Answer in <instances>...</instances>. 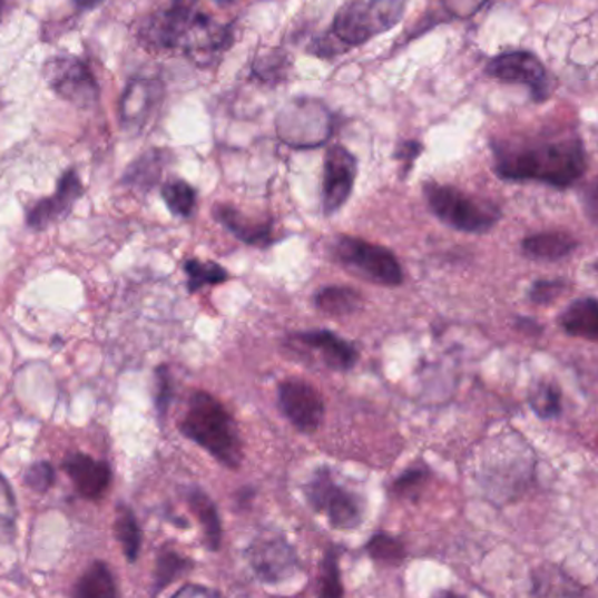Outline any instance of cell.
I'll return each mask as SVG.
<instances>
[{
  "instance_id": "1",
  "label": "cell",
  "mask_w": 598,
  "mask_h": 598,
  "mask_svg": "<svg viewBox=\"0 0 598 598\" xmlns=\"http://www.w3.org/2000/svg\"><path fill=\"white\" fill-rule=\"evenodd\" d=\"M497 176L536 180L566 189L587 171V153L575 134H541L530 139L493 144Z\"/></svg>"
},
{
  "instance_id": "2",
  "label": "cell",
  "mask_w": 598,
  "mask_h": 598,
  "mask_svg": "<svg viewBox=\"0 0 598 598\" xmlns=\"http://www.w3.org/2000/svg\"><path fill=\"white\" fill-rule=\"evenodd\" d=\"M408 0H349L336 12L331 32L312 45L317 57L345 53L354 46L394 29L403 20Z\"/></svg>"
},
{
  "instance_id": "3",
  "label": "cell",
  "mask_w": 598,
  "mask_h": 598,
  "mask_svg": "<svg viewBox=\"0 0 598 598\" xmlns=\"http://www.w3.org/2000/svg\"><path fill=\"white\" fill-rule=\"evenodd\" d=\"M180 432L204 448L220 464L238 469L244 459L241 434L229 411L214 395L195 391L188 401V411L180 420Z\"/></svg>"
},
{
  "instance_id": "4",
  "label": "cell",
  "mask_w": 598,
  "mask_h": 598,
  "mask_svg": "<svg viewBox=\"0 0 598 598\" xmlns=\"http://www.w3.org/2000/svg\"><path fill=\"white\" fill-rule=\"evenodd\" d=\"M423 195L438 219L450 228L465 233H484L492 229L501 210L487 199H478L447 184H423Z\"/></svg>"
},
{
  "instance_id": "5",
  "label": "cell",
  "mask_w": 598,
  "mask_h": 598,
  "mask_svg": "<svg viewBox=\"0 0 598 598\" xmlns=\"http://www.w3.org/2000/svg\"><path fill=\"white\" fill-rule=\"evenodd\" d=\"M333 130V115L315 98H296L277 116L278 139L296 149L321 147L330 140Z\"/></svg>"
},
{
  "instance_id": "6",
  "label": "cell",
  "mask_w": 598,
  "mask_h": 598,
  "mask_svg": "<svg viewBox=\"0 0 598 598\" xmlns=\"http://www.w3.org/2000/svg\"><path fill=\"white\" fill-rule=\"evenodd\" d=\"M331 253L334 259L366 281L389 287L403 282V268L398 257L382 245L371 244L357 236L342 235L334 238Z\"/></svg>"
},
{
  "instance_id": "7",
  "label": "cell",
  "mask_w": 598,
  "mask_h": 598,
  "mask_svg": "<svg viewBox=\"0 0 598 598\" xmlns=\"http://www.w3.org/2000/svg\"><path fill=\"white\" fill-rule=\"evenodd\" d=\"M308 504L324 514L334 529L354 530L363 523L364 506L361 497L334 480L330 469L322 468L314 472L305 484Z\"/></svg>"
},
{
  "instance_id": "8",
  "label": "cell",
  "mask_w": 598,
  "mask_h": 598,
  "mask_svg": "<svg viewBox=\"0 0 598 598\" xmlns=\"http://www.w3.org/2000/svg\"><path fill=\"white\" fill-rule=\"evenodd\" d=\"M233 42L232 24L219 23L216 18L198 11L188 29L180 37L177 49L199 69H208L219 63Z\"/></svg>"
},
{
  "instance_id": "9",
  "label": "cell",
  "mask_w": 598,
  "mask_h": 598,
  "mask_svg": "<svg viewBox=\"0 0 598 598\" xmlns=\"http://www.w3.org/2000/svg\"><path fill=\"white\" fill-rule=\"evenodd\" d=\"M248 566L259 581L278 585L287 581L300 569V557L294 546L277 532H265L253 539L245 550Z\"/></svg>"
},
{
  "instance_id": "10",
  "label": "cell",
  "mask_w": 598,
  "mask_h": 598,
  "mask_svg": "<svg viewBox=\"0 0 598 598\" xmlns=\"http://www.w3.org/2000/svg\"><path fill=\"white\" fill-rule=\"evenodd\" d=\"M45 76L51 90L73 106L86 109L98 100L97 79L79 58H51L45 66Z\"/></svg>"
},
{
  "instance_id": "11",
  "label": "cell",
  "mask_w": 598,
  "mask_h": 598,
  "mask_svg": "<svg viewBox=\"0 0 598 598\" xmlns=\"http://www.w3.org/2000/svg\"><path fill=\"white\" fill-rule=\"evenodd\" d=\"M490 78L529 88L536 102H545L550 95V78L545 63L529 51H509L493 57L487 63Z\"/></svg>"
},
{
  "instance_id": "12",
  "label": "cell",
  "mask_w": 598,
  "mask_h": 598,
  "mask_svg": "<svg viewBox=\"0 0 598 598\" xmlns=\"http://www.w3.org/2000/svg\"><path fill=\"white\" fill-rule=\"evenodd\" d=\"M278 406L303 434L317 431L326 413L321 392L303 379H287L278 385Z\"/></svg>"
},
{
  "instance_id": "13",
  "label": "cell",
  "mask_w": 598,
  "mask_h": 598,
  "mask_svg": "<svg viewBox=\"0 0 598 598\" xmlns=\"http://www.w3.org/2000/svg\"><path fill=\"white\" fill-rule=\"evenodd\" d=\"M357 177V159L346 147L331 146L324 159L322 207L326 216L339 212L351 198Z\"/></svg>"
},
{
  "instance_id": "14",
  "label": "cell",
  "mask_w": 598,
  "mask_h": 598,
  "mask_svg": "<svg viewBox=\"0 0 598 598\" xmlns=\"http://www.w3.org/2000/svg\"><path fill=\"white\" fill-rule=\"evenodd\" d=\"M82 195H85V186L79 179L78 171L70 168L63 171V176L58 180L57 192L33 204L27 210L24 220L29 224V228L45 232L49 226L66 219Z\"/></svg>"
},
{
  "instance_id": "15",
  "label": "cell",
  "mask_w": 598,
  "mask_h": 598,
  "mask_svg": "<svg viewBox=\"0 0 598 598\" xmlns=\"http://www.w3.org/2000/svg\"><path fill=\"white\" fill-rule=\"evenodd\" d=\"M164 94V85L156 79L131 81L119 102L121 127L130 134L143 131L161 106Z\"/></svg>"
},
{
  "instance_id": "16",
  "label": "cell",
  "mask_w": 598,
  "mask_h": 598,
  "mask_svg": "<svg viewBox=\"0 0 598 598\" xmlns=\"http://www.w3.org/2000/svg\"><path fill=\"white\" fill-rule=\"evenodd\" d=\"M198 12V0H170L167 8L153 18L147 39L159 49H177L180 37Z\"/></svg>"
},
{
  "instance_id": "17",
  "label": "cell",
  "mask_w": 598,
  "mask_h": 598,
  "mask_svg": "<svg viewBox=\"0 0 598 598\" xmlns=\"http://www.w3.org/2000/svg\"><path fill=\"white\" fill-rule=\"evenodd\" d=\"M61 468L72 481L76 492L88 501L100 499L109 490L112 481L110 465L86 453H70Z\"/></svg>"
},
{
  "instance_id": "18",
  "label": "cell",
  "mask_w": 598,
  "mask_h": 598,
  "mask_svg": "<svg viewBox=\"0 0 598 598\" xmlns=\"http://www.w3.org/2000/svg\"><path fill=\"white\" fill-rule=\"evenodd\" d=\"M293 342L306 346L308 351L318 352L322 363L331 370L349 371L357 363V349L331 331L297 333L294 334Z\"/></svg>"
},
{
  "instance_id": "19",
  "label": "cell",
  "mask_w": 598,
  "mask_h": 598,
  "mask_svg": "<svg viewBox=\"0 0 598 598\" xmlns=\"http://www.w3.org/2000/svg\"><path fill=\"white\" fill-rule=\"evenodd\" d=\"M214 217L244 244L254 245V247H268L272 244V219H251L232 205H216Z\"/></svg>"
},
{
  "instance_id": "20",
  "label": "cell",
  "mask_w": 598,
  "mask_h": 598,
  "mask_svg": "<svg viewBox=\"0 0 598 598\" xmlns=\"http://www.w3.org/2000/svg\"><path fill=\"white\" fill-rule=\"evenodd\" d=\"M533 598H591L587 587L562 567L542 563L532 572Z\"/></svg>"
},
{
  "instance_id": "21",
  "label": "cell",
  "mask_w": 598,
  "mask_h": 598,
  "mask_svg": "<svg viewBox=\"0 0 598 598\" xmlns=\"http://www.w3.org/2000/svg\"><path fill=\"white\" fill-rule=\"evenodd\" d=\"M569 336L598 342V302L595 297H579L567 306L558 318Z\"/></svg>"
},
{
  "instance_id": "22",
  "label": "cell",
  "mask_w": 598,
  "mask_h": 598,
  "mask_svg": "<svg viewBox=\"0 0 598 598\" xmlns=\"http://www.w3.org/2000/svg\"><path fill=\"white\" fill-rule=\"evenodd\" d=\"M578 247V242L563 232H546L538 235L527 236L521 251L530 259L541 261H558L569 256L575 248Z\"/></svg>"
},
{
  "instance_id": "23",
  "label": "cell",
  "mask_w": 598,
  "mask_h": 598,
  "mask_svg": "<svg viewBox=\"0 0 598 598\" xmlns=\"http://www.w3.org/2000/svg\"><path fill=\"white\" fill-rule=\"evenodd\" d=\"M186 501H188L192 513L199 521V526L204 529V539L207 542L208 550H219L223 530H220V518L219 513H217L216 502L212 501L207 492L198 489V487H192L186 492Z\"/></svg>"
},
{
  "instance_id": "24",
  "label": "cell",
  "mask_w": 598,
  "mask_h": 598,
  "mask_svg": "<svg viewBox=\"0 0 598 598\" xmlns=\"http://www.w3.org/2000/svg\"><path fill=\"white\" fill-rule=\"evenodd\" d=\"M72 598H118L115 575L106 562L91 563L73 587Z\"/></svg>"
},
{
  "instance_id": "25",
  "label": "cell",
  "mask_w": 598,
  "mask_h": 598,
  "mask_svg": "<svg viewBox=\"0 0 598 598\" xmlns=\"http://www.w3.org/2000/svg\"><path fill=\"white\" fill-rule=\"evenodd\" d=\"M164 151L151 149V151L144 153L140 158L135 159L134 164L127 168L125 176H122V183L130 186V188L149 192L159 183V177L164 171Z\"/></svg>"
},
{
  "instance_id": "26",
  "label": "cell",
  "mask_w": 598,
  "mask_h": 598,
  "mask_svg": "<svg viewBox=\"0 0 598 598\" xmlns=\"http://www.w3.org/2000/svg\"><path fill=\"white\" fill-rule=\"evenodd\" d=\"M315 306L331 317L340 315H351L357 312L359 306L363 303V296L359 291L352 287H342V285H331L318 291L314 297Z\"/></svg>"
},
{
  "instance_id": "27",
  "label": "cell",
  "mask_w": 598,
  "mask_h": 598,
  "mask_svg": "<svg viewBox=\"0 0 598 598\" xmlns=\"http://www.w3.org/2000/svg\"><path fill=\"white\" fill-rule=\"evenodd\" d=\"M115 536L128 562H137L143 546V532L134 511L127 504H119L116 508Z\"/></svg>"
},
{
  "instance_id": "28",
  "label": "cell",
  "mask_w": 598,
  "mask_h": 598,
  "mask_svg": "<svg viewBox=\"0 0 598 598\" xmlns=\"http://www.w3.org/2000/svg\"><path fill=\"white\" fill-rule=\"evenodd\" d=\"M168 210L177 217H189L196 207V192L192 184L183 179L168 180L161 188Z\"/></svg>"
},
{
  "instance_id": "29",
  "label": "cell",
  "mask_w": 598,
  "mask_h": 598,
  "mask_svg": "<svg viewBox=\"0 0 598 598\" xmlns=\"http://www.w3.org/2000/svg\"><path fill=\"white\" fill-rule=\"evenodd\" d=\"M184 273L188 277L189 293H196L205 285L223 284L229 278L228 272L214 261L202 263L198 259H188L184 263Z\"/></svg>"
},
{
  "instance_id": "30",
  "label": "cell",
  "mask_w": 598,
  "mask_h": 598,
  "mask_svg": "<svg viewBox=\"0 0 598 598\" xmlns=\"http://www.w3.org/2000/svg\"><path fill=\"white\" fill-rule=\"evenodd\" d=\"M318 598H343L342 572H340L339 551L330 548L324 555L318 579Z\"/></svg>"
},
{
  "instance_id": "31",
  "label": "cell",
  "mask_w": 598,
  "mask_h": 598,
  "mask_svg": "<svg viewBox=\"0 0 598 598\" xmlns=\"http://www.w3.org/2000/svg\"><path fill=\"white\" fill-rule=\"evenodd\" d=\"M188 567V560L176 551H164L159 555L158 560H156L155 581H153L155 595L165 590L171 581H176Z\"/></svg>"
},
{
  "instance_id": "32",
  "label": "cell",
  "mask_w": 598,
  "mask_h": 598,
  "mask_svg": "<svg viewBox=\"0 0 598 598\" xmlns=\"http://www.w3.org/2000/svg\"><path fill=\"white\" fill-rule=\"evenodd\" d=\"M18 520L17 496L12 492L11 484L0 472V539L11 541L14 538Z\"/></svg>"
},
{
  "instance_id": "33",
  "label": "cell",
  "mask_w": 598,
  "mask_h": 598,
  "mask_svg": "<svg viewBox=\"0 0 598 598\" xmlns=\"http://www.w3.org/2000/svg\"><path fill=\"white\" fill-rule=\"evenodd\" d=\"M529 403L536 415L541 419H555L562 410L560 389L553 383H539L538 388L530 392Z\"/></svg>"
},
{
  "instance_id": "34",
  "label": "cell",
  "mask_w": 598,
  "mask_h": 598,
  "mask_svg": "<svg viewBox=\"0 0 598 598\" xmlns=\"http://www.w3.org/2000/svg\"><path fill=\"white\" fill-rule=\"evenodd\" d=\"M366 548L373 560L388 563V566H398L406 557L403 542L391 538V536H385V533H376L375 538H371V541L367 542Z\"/></svg>"
},
{
  "instance_id": "35",
  "label": "cell",
  "mask_w": 598,
  "mask_h": 598,
  "mask_svg": "<svg viewBox=\"0 0 598 598\" xmlns=\"http://www.w3.org/2000/svg\"><path fill=\"white\" fill-rule=\"evenodd\" d=\"M290 61L284 53L278 51H269V53L261 55L254 63V73L263 81H281L285 78V72L290 70Z\"/></svg>"
},
{
  "instance_id": "36",
  "label": "cell",
  "mask_w": 598,
  "mask_h": 598,
  "mask_svg": "<svg viewBox=\"0 0 598 598\" xmlns=\"http://www.w3.org/2000/svg\"><path fill=\"white\" fill-rule=\"evenodd\" d=\"M55 481H57V472H55L53 465L46 462V460L36 462V464L30 465V468L24 471L23 483L27 484L32 492H49L51 487H53Z\"/></svg>"
},
{
  "instance_id": "37",
  "label": "cell",
  "mask_w": 598,
  "mask_h": 598,
  "mask_svg": "<svg viewBox=\"0 0 598 598\" xmlns=\"http://www.w3.org/2000/svg\"><path fill=\"white\" fill-rule=\"evenodd\" d=\"M171 398H174V388H171L170 371L167 366H159L156 370V394L155 404L158 415L164 419L170 408Z\"/></svg>"
},
{
  "instance_id": "38",
  "label": "cell",
  "mask_w": 598,
  "mask_h": 598,
  "mask_svg": "<svg viewBox=\"0 0 598 598\" xmlns=\"http://www.w3.org/2000/svg\"><path fill=\"white\" fill-rule=\"evenodd\" d=\"M566 290V281L533 282L532 290L529 293L530 302L536 303V305H548V303L555 302Z\"/></svg>"
},
{
  "instance_id": "39",
  "label": "cell",
  "mask_w": 598,
  "mask_h": 598,
  "mask_svg": "<svg viewBox=\"0 0 598 598\" xmlns=\"http://www.w3.org/2000/svg\"><path fill=\"white\" fill-rule=\"evenodd\" d=\"M425 480H428V469H408L394 481V492L399 493V496H408V493L419 489L420 484Z\"/></svg>"
},
{
  "instance_id": "40",
  "label": "cell",
  "mask_w": 598,
  "mask_h": 598,
  "mask_svg": "<svg viewBox=\"0 0 598 598\" xmlns=\"http://www.w3.org/2000/svg\"><path fill=\"white\" fill-rule=\"evenodd\" d=\"M422 144L415 143V140H408V143H403L398 147V151H395V159L401 161V164H404V176H406L408 171H410L411 164H413V161H415V159L422 155Z\"/></svg>"
},
{
  "instance_id": "41",
  "label": "cell",
  "mask_w": 598,
  "mask_h": 598,
  "mask_svg": "<svg viewBox=\"0 0 598 598\" xmlns=\"http://www.w3.org/2000/svg\"><path fill=\"white\" fill-rule=\"evenodd\" d=\"M582 205H585L588 217L598 224V179L588 184L587 188H585Z\"/></svg>"
},
{
  "instance_id": "42",
  "label": "cell",
  "mask_w": 598,
  "mask_h": 598,
  "mask_svg": "<svg viewBox=\"0 0 598 598\" xmlns=\"http://www.w3.org/2000/svg\"><path fill=\"white\" fill-rule=\"evenodd\" d=\"M171 598H223L216 590L212 588L199 587V585H188L180 588Z\"/></svg>"
},
{
  "instance_id": "43",
  "label": "cell",
  "mask_w": 598,
  "mask_h": 598,
  "mask_svg": "<svg viewBox=\"0 0 598 598\" xmlns=\"http://www.w3.org/2000/svg\"><path fill=\"white\" fill-rule=\"evenodd\" d=\"M517 327L518 330L527 331V333L530 334H539L542 331L541 326H539V324H536V322L530 321V318H518Z\"/></svg>"
},
{
  "instance_id": "44",
  "label": "cell",
  "mask_w": 598,
  "mask_h": 598,
  "mask_svg": "<svg viewBox=\"0 0 598 598\" xmlns=\"http://www.w3.org/2000/svg\"><path fill=\"white\" fill-rule=\"evenodd\" d=\"M73 2H76L79 9L88 11V9L98 8V6L102 4L104 0H73Z\"/></svg>"
},
{
  "instance_id": "45",
  "label": "cell",
  "mask_w": 598,
  "mask_h": 598,
  "mask_svg": "<svg viewBox=\"0 0 598 598\" xmlns=\"http://www.w3.org/2000/svg\"><path fill=\"white\" fill-rule=\"evenodd\" d=\"M432 598H465V597H462V595H459V594H453V591H450V590H441V591H435L434 597Z\"/></svg>"
},
{
  "instance_id": "46",
  "label": "cell",
  "mask_w": 598,
  "mask_h": 598,
  "mask_svg": "<svg viewBox=\"0 0 598 598\" xmlns=\"http://www.w3.org/2000/svg\"><path fill=\"white\" fill-rule=\"evenodd\" d=\"M219 8H228V6L235 4L236 0H214Z\"/></svg>"
},
{
  "instance_id": "47",
  "label": "cell",
  "mask_w": 598,
  "mask_h": 598,
  "mask_svg": "<svg viewBox=\"0 0 598 598\" xmlns=\"http://www.w3.org/2000/svg\"><path fill=\"white\" fill-rule=\"evenodd\" d=\"M2 11H4V0H0V20H2Z\"/></svg>"
},
{
  "instance_id": "48",
  "label": "cell",
  "mask_w": 598,
  "mask_h": 598,
  "mask_svg": "<svg viewBox=\"0 0 598 598\" xmlns=\"http://www.w3.org/2000/svg\"><path fill=\"white\" fill-rule=\"evenodd\" d=\"M595 268H597V269H598V263H597V265H595Z\"/></svg>"
}]
</instances>
